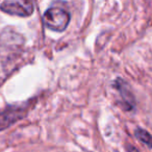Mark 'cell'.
Instances as JSON below:
<instances>
[{"mask_svg": "<svg viewBox=\"0 0 152 152\" xmlns=\"http://www.w3.org/2000/svg\"><path fill=\"white\" fill-rule=\"evenodd\" d=\"M43 22L47 28L61 32L67 28L70 22V15L59 7H51L47 10L43 16Z\"/></svg>", "mask_w": 152, "mask_h": 152, "instance_id": "cell-1", "label": "cell"}, {"mask_svg": "<svg viewBox=\"0 0 152 152\" xmlns=\"http://www.w3.org/2000/svg\"><path fill=\"white\" fill-rule=\"evenodd\" d=\"M115 89L118 90L119 94L121 95L122 98V105L125 107L126 110H131L135 105V100L134 96H133L132 92L130 91L128 85L125 83L124 80L118 78L114 83Z\"/></svg>", "mask_w": 152, "mask_h": 152, "instance_id": "cell-4", "label": "cell"}, {"mask_svg": "<svg viewBox=\"0 0 152 152\" xmlns=\"http://www.w3.org/2000/svg\"><path fill=\"white\" fill-rule=\"evenodd\" d=\"M127 152H140V151L137 149V148L133 147V146L128 145V147H127Z\"/></svg>", "mask_w": 152, "mask_h": 152, "instance_id": "cell-6", "label": "cell"}, {"mask_svg": "<svg viewBox=\"0 0 152 152\" xmlns=\"http://www.w3.org/2000/svg\"><path fill=\"white\" fill-rule=\"evenodd\" d=\"M25 107H10L0 113V130L7 128L13 123L22 119L25 115Z\"/></svg>", "mask_w": 152, "mask_h": 152, "instance_id": "cell-3", "label": "cell"}, {"mask_svg": "<svg viewBox=\"0 0 152 152\" xmlns=\"http://www.w3.org/2000/svg\"><path fill=\"white\" fill-rule=\"evenodd\" d=\"M135 137H137V139L139 141H141L142 143H144L146 146H148V147L152 149V135L147 130L137 128L135 130Z\"/></svg>", "mask_w": 152, "mask_h": 152, "instance_id": "cell-5", "label": "cell"}, {"mask_svg": "<svg viewBox=\"0 0 152 152\" xmlns=\"http://www.w3.org/2000/svg\"><path fill=\"white\" fill-rule=\"evenodd\" d=\"M0 9L10 15L28 17L34 12V5L30 0H4Z\"/></svg>", "mask_w": 152, "mask_h": 152, "instance_id": "cell-2", "label": "cell"}]
</instances>
